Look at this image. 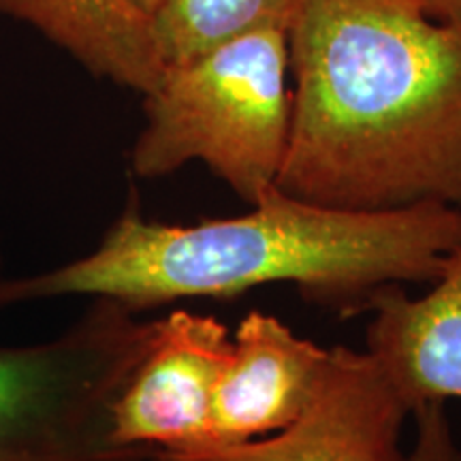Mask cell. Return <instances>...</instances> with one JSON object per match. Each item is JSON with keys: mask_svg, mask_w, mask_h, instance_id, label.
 <instances>
[{"mask_svg": "<svg viewBox=\"0 0 461 461\" xmlns=\"http://www.w3.org/2000/svg\"><path fill=\"white\" fill-rule=\"evenodd\" d=\"M288 32L261 31L167 68L143 96L132 171L152 180L203 163L246 205L278 186L291 135Z\"/></svg>", "mask_w": 461, "mask_h": 461, "instance_id": "3", "label": "cell"}, {"mask_svg": "<svg viewBox=\"0 0 461 461\" xmlns=\"http://www.w3.org/2000/svg\"><path fill=\"white\" fill-rule=\"evenodd\" d=\"M131 3H135L137 7L143 9L149 15H154V11L158 7V0H131Z\"/></svg>", "mask_w": 461, "mask_h": 461, "instance_id": "13", "label": "cell"}, {"mask_svg": "<svg viewBox=\"0 0 461 461\" xmlns=\"http://www.w3.org/2000/svg\"><path fill=\"white\" fill-rule=\"evenodd\" d=\"M229 350V327L214 316L176 310L158 319L113 402V445L148 459L210 445L212 406Z\"/></svg>", "mask_w": 461, "mask_h": 461, "instance_id": "5", "label": "cell"}, {"mask_svg": "<svg viewBox=\"0 0 461 461\" xmlns=\"http://www.w3.org/2000/svg\"><path fill=\"white\" fill-rule=\"evenodd\" d=\"M157 331L112 299L60 338L0 346V461H149L112 440V408Z\"/></svg>", "mask_w": 461, "mask_h": 461, "instance_id": "4", "label": "cell"}, {"mask_svg": "<svg viewBox=\"0 0 461 461\" xmlns=\"http://www.w3.org/2000/svg\"><path fill=\"white\" fill-rule=\"evenodd\" d=\"M461 248V207L417 203L355 212L278 186L246 214L194 224L152 222L126 205L90 255L28 278L0 280V308L92 295L131 312L180 299H233L293 285L305 299L353 314L391 288L434 282Z\"/></svg>", "mask_w": 461, "mask_h": 461, "instance_id": "2", "label": "cell"}, {"mask_svg": "<svg viewBox=\"0 0 461 461\" xmlns=\"http://www.w3.org/2000/svg\"><path fill=\"white\" fill-rule=\"evenodd\" d=\"M417 436L406 461H461V445L445 402H429L412 412Z\"/></svg>", "mask_w": 461, "mask_h": 461, "instance_id": "11", "label": "cell"}, {"mask_svg": "<svg viewBox=\"0 0 461 461\" xmlns=\"http://www.w3.org/2000/svg\"><path fill=\"white\" fill-rule=\"evenodd\" d=\"M0 14L41 31L90 73L143 96L167 73L152 15L131 0H0Z\"/></svg>", "mask_w": 461, "mask_h": 461, "instance_id": "9", "label": "cell"}, {"mask_svg": "<svg viewBox=\"0 0 461 461\" xmlns=\"http://www.w3.org/2000/svg\"><path fill=\"white\" fill-rule=\"evenodd\" d=\"M278 188L355 212L461 207V26L408 0H303Z\"/></svg>", "mask_w": 461, "mask_h": 461, "instance_id": "1", "label": "cell"}, {"mask_svg": "<svg viewBox=\"0 0 461 461\" xmlns=\"http://www.w3.org/2000/svg\"><path fill=\"white\" fill-rule=\"evenodd\" d=\"M330 355L331 348L299 338L272 314L252 310L230 336L207 447L240 445L288 428L314 397Z\"/></svg>", "mask_w": 461, "mask_h": 461, "instance_id": "7", "label": "cell"}, {"mask_svg": "<svg viewBox=\"0 0 461 461\" xmlns=\"http://www.w3.org/2000/svg\"><path fill=\"white\" fill-rule=\"evenodd\" d=\"M302 7L303 0H158L152 20L171 68L248 34L288 32Z\"/></svg>", "mask_w": 461, "mask_h": 461, "instance_id": "10", "label": "cell"}, {"mask_svg": "<svg viewBox=\"0 0 461 461\" xmlns=\"http://www.w3.org/2000/svg\"><path fill=\"white\" fill-rule=\"evenodd\" d=\"M411 411L363 350L333 346L305 411L278 434L205 447L152 461H406L402 429Z\"/></svg>", "mask_w": 461, "mask_h": 461, "instance_id": "6", "label": "cell"}, {"mask_svg": "<svg viewBox=\"0 0 461 461\" xmlns=\"http://www.w3.org/2000/svg\"><path fill=\"white\" fill-rule=\"evenodd\" d=\"M431 20L461 26V0H408Z\"/></svg>", "mask_w": 461, "mask_h": 461, "instance_id": "12", "label": "cell"}, {"mask_svg": "<svg viewBox=\"0 0 461 461\" xmlns=\"http://www.w3.org/2000/svg\"><path fill=\"white\" fill-rule=\"evenodd\" d=\"M423 297L391 288L370 305L366 353L412 412L461 400V248Z\"/></svg>", "mask_w": 461, "mask_h": 461, "instance_id": "8", "label": "cell"}]
</instances>
